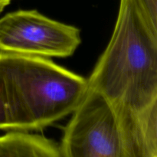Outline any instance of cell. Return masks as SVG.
<instances>
[{
    "instance_id": "3957f363",
    "label": "cell",
    "mask_w": 157,
    "mask_h": 157,
    "mask_svg": "<svg viewBox=\"0 0 157 157\" xmlns=\"http://www.w3.org/2000/svg\"><path fill=\"white\" fill-rule=\"evenodd\" d=\"M59 146L64 157H122V127L104 97L88 88L64 127Z\"/></svg>"
},
{
    "instance_id": "8992f818",
    "label": "cell",
    "mask_w": 157,
    "mask_h": 157,
    "mask_svg": "<svg viewBox=\"0 0 157 157\" xmlns=\"http://www.w3.org/2000/svg\"><path fill=\"white\" fill-rule=\"evenodd\" d=\"M150 24L157 30V0H138Z\"/></svg>"
},
{
    "instance_id": "5b68a950",
    "label": "cell",
    "mask_w": 157,
    "mask_h": 157,
    "mask_svg": "<svg viewBox=\"0 0 157 157\" xmlns=\"http://www.w3.org/2000/svg\"><path fill=\"white\" fill-rule=\"evenodd\" d=\"M0 157H64L59 144L42 135L10 131L0 136Z\"/></svg>"
},
{
    "instance_id": "6da1fadb",
    "label": "cell",
    "mask_w": 157,
    "mask_h": 157,
    "mask_svg": "<svg viewBox=\"0 0 157 157\" xmlns=\"http://www.w3.org/2000/svg\"><path fill=\"white\" fill-rule=\"evenodd\" d=\"M87 83L119 117L137 120L157 110V30L138 0H120L111 38Z\"/></svg>"
},
{
    "instance_id": "7a4b0ae2",
    "label": "cell",
    "mask_w": 157,
    "mask_h": 157,
    "mask_svg": "<svg viewBox=\"0 0 157 157\" xmlns=\"http://www.w3.org/2000/svg\"><path fill=\"white\" fill-rule=\"evenodd\" d=\"M87 80L47 58L0 52V130H41L71 114Z\"/></svg>"
},
{
    "instance_id": "277c9868",
    "label": "cell",
    "mask_w": 157,
    "mask_h": 157,
    "mask_svg": "<svg viewBox=\"0 0 157 157\" xmlns=\"http://www.w3.org/2000/svg\"><path fill=\"white\" fill-rule=\"evenodd\" d=\"M81 42L79 29L49 18L37 10L15 11L0 18V52L67 58Z\"/></svg>"
},
{
    "instance_id": "ba28073f",
    "label": "cell",
    "mask_w": 157,
    "mask_h": 157,
    "mask_svg": "<svg viewBox=\"0 0 157 157\" xmlns=\"http://www.w3.org/2000/svg\"><path fill=\"white\" fill-rule=\"evenodd\" d=\"M11 1H12V0H11Z\"/></svg>"
},
{
    "instance_id": "52a82bcc",
    "label": "cell",
    "mask_w": 157,
    "mask_h": 157,
    "mask_svg": "<svg viewBox=\"0 0 157 157\" xmlns=\"http://www.w3.org/2000/svg\"><path fill=\"white\" fill-rule=\"evenodd\" d=\"M11 0H0V14L11 3Z\"/></svg>"
}]
</instances>
